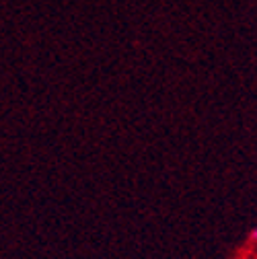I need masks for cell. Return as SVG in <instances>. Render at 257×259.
I'll return each instance as SVG.
<instances>
[{"instance_id":"cell-1","label":"cell","mask_w":257,"mask_h":259,"mask_svg":"<svg viewBox=\"0 0 257 259\" xmlns=\"http://www.w3.org/2000/svg\"><path fill=\"white\" fill-rule=\"evenodd\" d=\"M251 239H253V241H257V226H255V229L251 231Z\"/></svg>"}]
</instances>
